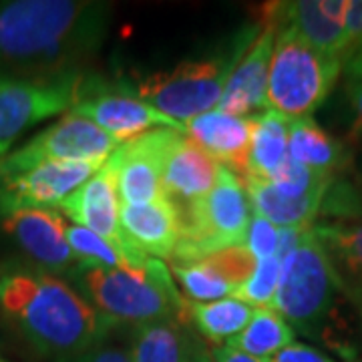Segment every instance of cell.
Listing matches in <instances>:
<instances>
[{"label":"cell","instance_id":"obj_40","mask_svg":"<svg viewBox=\"0 0 362 362\" xmlns=\"http://www.w3.org/2000/svg\"><path fill=\"white\" fill-rule=\"evenodd\" d=\"M361 51H362V49H361Z\"/></svg>","mask_w":362,"mask_h":362},{"label":"cell","instance_id":"obj_9","mask_svg":"<svg viewBox=\"0 0 362 362\" xmlns=\"http://www.w3.org/2000/svg\"><path fill=\"white\" fill-rule=\"evenodd\" d=\"M121 143L99 129L89 119L66 113L61 121L40 131L21 149L2 159L0 171H18L45 163H105Z\"/></svg>","mask_w":362,"mask_h":362},{"label":"cell","instance_id":"obj_20","mask_svg":"<svg viewBox=\"0 0 362 362\" xmlns=\"http://www.w3.org/2000/svg\"><path fill=\"white\" fill-rule=\"evenodd\" d=\"M290 117L274 109H266L250 117L252 135L247 149V173L244 177L268 181L288 159V133ZM242 177V180H244Z\"/></svg>","mask_w":362,"mask_h":362},{"label":"cell","instance_id":"obj_17","mask_svg":"<svg viewBox=\"0 0 362 362\" xmlns=\"http://www.w3.org/2000/svg\"><path fill=\"white\" fill-rule=\"evenodd\" d=\"M220 169L218 161H214L185 133L177 131L169 141L161 165L165 195L177 206H187L214 187Z\"/></svg>","mask_w":362,"mask_h":362},{"label":"cell","instance_id":"obj_2","mask_svg":"<svg viewBox=\"0 0 362 362\" xmlns=\"http://www.w3.org/2000/svg\"><path fill=\"white\" fill-rule=\"evenodd\" d=\"M0 310L35 349L57 358L90 349L117 326L63 278L42 268L0 272Z\"/></svg>","mask_w":362,"mask_h":362},{"label":"cell","instance_id":"obj_10","mask_svg":"<svg viewBox=\"0 0 362 362\" xmlns=\"http://www.w3.org/2000/svg\"><path fill=\"white\" fill-rule=\"evenodd\" d=\"M103 163L45 161L18 171H0V218L23 209H57Z\"/></svg>","mask_w":362,"mask_h":362},{"label":"cell","instance_id":"obj_1","mask_svg":"<svg viewBox=\"0 0 362 362\" xmlns=\"http://www.w3.org/2000/svg\"><path fill=\"white\" fill-rule=\"evenodd\" d=\"M111 14L101 0H0V77L77 75L101 49Z\"/></svg>","mask_w":362,"mask_h":362},{"label":"cell","instance_id":"obj_35","mask_svg":"<svg viewBox=\"0 0 362 362\" xmlns=\"http://www.w3.org/2000/svg\"><path fill=\"white\" fill-rule=\"evenodd\" d=\"M264 362H334L322 354L320 350L306 346V344H298L292 342L290 346H286L280 352H276L274 356L266 358Z\"/></svg>","mask_w":362,"mask_h":362},{"label":"cell","instance_id":"obj_16","mask_svg":"<svg viewBox=\"0 0 362 362\" xmlns=\"http://www.w3.org/2000/svg\"><path fill=\"white\" fill-rule=\"evenodd\" d=\"M119 226L137 258H171L181 235L180 206L168 195L147 206L119 204Z\"/></svg>","mask_w":362,"mask_h":362},{"label":"cell","instance_id":"obj_18","mask_svg":"<svg viewBox=\"0 0 362 362\" xmlns=\"http://www.w3.org/2000/svg\"><path fill=\"white\" fill-rule=\"evenodd\" d=\"M185 135L240 180L247 173V149L252 135L250 117L228 115L214 109L187 121Z\"/></svg>","mask_w":362,"mask_h":362},{"label":"cell","instance_id":"obj_12","mask_svg":"<svg viewBox=\"0 0 362 362\" xmlns=\"http://www.w3.org/2000/svg\"><path fill=\"white\" fill-rule=\"evenodd\" d=\"M175 129H151L123 141L105 161L119 204L147 206L165 197L161 165ZM181 133V131H180Z\"/></svg>","mask_w":362,"mask_h":362},{"label":"cell","instance_id":"obj_27","mask_svg":"<svg viewBox=\"0 0 362 362\" xmlns=\"http://www.w3.org/2000/svg\"><path fill=\"white\" fill-rule=\"evenodd\" d=\"M169 272L180 282L189 302H214L233 296V288L209 258L197 262H171Z\"/></svg>","mask_w":362,"mask_h":362},{"label":"cell","instance_id":"obj_29","mask_svg":"<svg viewBox=\"0 0 362 362\" xmlns=\"http://www.w3.org/2000/svg\"><path fill=\"white\" fill-rule=\"evenodd\" d=\"M65 238L71 252L81 262V266H99V268L129 266L127 259L123 258L115 247L109 242H105L103 238H99L97 233L89 232L87 228L66 221Z\"/></svg>","mask_w":362,"mask_h":362},{"label":"cell","instance_id":"obj_11","mask_svg":"<svg viewBox=\"0 0 362 362\" xmlns=\"http://www.w3.org/2000/svg\"><path fill=\"white\" fill-rule=\"evenodd\" d=\"M71 113L89 119L119 143L129 141L151 129H175L185 133L183 123H177L175 119L145 103L133 89H107V85H93L85 78Z\"/></svg>","mask_w":362,"mask_h":362},{"label":"cell","instance_id":"obj_23","mask_svg":"<svg viewBox=\"0 0 362 362\" xmlns=\"http://www.w3.org/2000/svg\"><path fill=\"white\" fill-rule=\"evenodd\" d=\"M288 156L306 168L330 175H334V171L344 168L349 161L344 145L326 133L312 117L290 121Z\"/></svg>","mask_w":362,"mask_h":362},{"label":"cell","instance_id":"obj_15","mask_svg":"<svg viewBox=\"0 0 362 362\" xmlns=\"http://www.w3.org/2000/svg\"><path fill=\"white\" fill-rule=\"evenodd\" d=\"M276 42V25L264 21L258 37L252 40L246 52L240 57L233 73L228 78L218 111L228 115L252 117L268 109V73H270L272 52Z\"/></svg>","mask_w":362,"mask_h":362},{"label":"cell","instance_id":"obj_22","mask_svg":"<svg viewBox=\"0 0 362 362\" xmlns=\"http://www.w3.org/2000/svg\"><path fill=\"white\" fill-rule=\"evenodd\" d=\"M244 183L252 209L276 228H302L312 226L320 216L324 195L308 197H286L272 183L254 177L240 180Z\"/></svg>","mask_w":362,"mask_h":362},{"label":"cell","instance_id":"obj_24","mask_svg":"<svg viewBox=\"0 0 362 362\" xmlns=\"http://www.w3.org/2000/svg\"><path fill=\"white\" fill-rule=\"evenodd\" d=\"M254 308L238 298H221L214 302H189L185 300V320L214 344H226L238 337L250 322Z\"/></svg>","mask_w":362,"mask_h":362},{"label":"cell","instance_id":"obj_32","mask_svg":"<svg viewBox=\"0 0 362 362\" xmlns=\"http://www.w3.org/2000/svg\"><path fill=\"white\" fill-rule=\"evenodd\" d=\"M278 233H280V230L274 223H270L266 218H262L259 214L252 209L244 247L256 258V262L274 258L278 254Z\"/></svg>","mask_w":362,"mask_h":362},{"label":"cell","instance_id":"obj_13","mask_svg":"<svg viewBox=\"0 0 362 362\" xmlns=\"http://www.w3.org/2000/svg\"><path fill=\"white\" fill-rule=\"evenodd\" d=\"M0 226L42 270L73 274L81 266L66 244V218L59 209L14 211L4 216Z\"/></svg>","mask_w":362,"mask_h":362},{"label":"cell","instance_id":"obj_6","mask_svg":"<svg viewBox=\"0 0 362 362\" xmlns=\"http://www.w3.org/2000/svg\"><path fill=\"white\" fill-rule=\"evenodd\" d=\"M181 235L169 262H197L220 250L244 246L252 204L244 183L221 168L204 197L180 206Z\"/></svg>","mask_w":362,"mask_h":362},{"label":"cell","instance_id":"obj_21","mask_svg":"<svg viewBox=\"0 0 362 362\" xmlns=\"http://www.w3.org/2000/svg\"><path fill=\"white\" fill-rule=\"evenodd\" d=\"M197 344L185 320H163L131 328L133 362H192Z\"/></svg>","mask_w":362,"mask_h":362},{"label":"cell","instance_id":"obj_3","mask_svg":"<svg viewBox=\"0 0 362 362\" xmlns=\"http://www.w3.org/2000/svg\"><path fill=\"white\" fill-rule=\"evenodd\" d=\"M83 296L103 318L117 326H143L185 320V300L171 280L169 266L147 258L141 266H78L71 274Z\"/></svg>","mask_w":362,"mask_h":362},{"label":"cell","instance_id":"obj_8","mask_svg":"<svg viewBox=\"0 0 362 362\" xmlns=\"http://www.w3.org/2000/svg\"><path fill=\"white\" fill-rule=\"evenodd\" d=\"M83 75L57 78L0 77V157L40 121L71 111L77 103Z\"/></svg>","mask_w":362,"mask_h":362},{"label":"cell","instance_id":"obj_26","mask_svg":"<svg viewBox=\"0 0 362 362\" xmlns=\"http://www.w3.org/2000/svg\"><path fill=\"white\" fill-rule=\"evenodd\" d=\"M314 230L334 266L338 264L356 284L362 286V216L314 221Z\"/></svg>","mask_w":362,"mask_h":362},{"label":"cell","instance_id":"obj_39","mask_svg":"<svg viewBox=\"0 0 362 362\" xmlns=\"http://www.w3.org/2000/svg\"><path fill=\"white\" fill-rule=\"evenodd\" d=\"M0 362H4V361H2V358H0Z\"/></svg>","mask_w":362,"mask_h":362},{"label":"cell","instance_id":"obj_37","mask_svg":"<svg viewBox=\"0 0 362 362\" xmlns=\"http://www.w3.org/2000/svg\"><path fill=\"white\" fill-rule=\"evenodd\" d=\"M192 362H214V361H211V354H209V352H206L202 346H197Z\"/></svg>","mask_w":362,"mask_h":362},{"label":"cell","instance_id":"obj_28","mask_svg":"<svg viewBox=\"0 0 362 362\" xmlns=\"http://www.w3.org/2000/svg\"><path fill=\"white\" fill-rule=\"evenodd\" d=\"M332 181L334 175L306 168L294 161L292 157H288L284 165L272 175L268 183H272L286 197H308V195H326Z\"/></svg>","mask_w":362,"mask_h":362},{"label":"cell","instance_id":"obj_31","mask_svg":"<svg viewBox=\"0 0 362 362\" xmlns=\"http://www.w3.org/2000/svg\"><path fill=\"white\" fill-rule=\"evenodd\" d=\"M119 328L115 326L103 340L93 344L90 349L83 350L73 356L57 358V362H133L131 358V332L127 340L119 337Z\"/></svg>","mask_w":362,"mask_h":362},{"label":"cell","instance_id":"obj_36","mask_svg":"<svg viewBox=\"0 0 362 362\" xmlns=\"http://www.w3.org/2000/svg\"><path fill=\"white\" fill-rule=\"evenodd\" d=\"M211 361L214 362H264L259 358H254L242 350L233 349V346H228V344H220L216 346L214 352H211Z\"/></svg>","mask_w":362,"mask_h":362},{"label":"cell","instance_id":"obj_30","mask_svg":"<svg viewBox=\"0 0 362 362\" xmlns=\"http://www.w3.org/2000/svg\"><path fill=\"white\" fill-rule=\"evenodd\" d=\"M282 272V259L278 256L266 259H258L256 268L246 278V282L240 286L232 298H238L252 308H270L272 300L276 296L278 282Z\"/></svg>","mask_w":362,"mask_h":362},{"label":"cell","instance_id":"obj_5","mask_svg":"<svg viewBox=\"0 0 362 362\" xmlns=\"http://www.w3.org/2000/svg\"><path fill=\"white\" fill-rule=\"evenodd\" d=\"M258 33L259 28H250L240 35L232 52L211 59L183 61L171 71L153 73L139 81L133 93L163 115L185 125L218 107L228 78Z\"/></svg>","mask_w":362,"mask_h":362},{"label":"cell","instance_id":"obj_7","mask_svg":"<svg viewBox=\"0 0 362 362\" xmlns=\"http://www.w3.org/2000/svg\"><path fill=\"white\" fill-rule=\"evenodd\" d=\"M342 61L312 49L290 28L276 26L268 73V109L290 119L310 117L334 89Z\"/></svg>","mask_w":362,"mask_h":362},{"label":"cell","instance_id":"obj_33","mask_svg":"<svg viewBox=\"0 0 362 362\" xmlns=\"http://www.w3.org/2000/svg\"><path fill=\"white\" fill-rule=\"evenodd\" d=\"M344 89L352 111V135H362V51L354 52L344 63Z\"/></svg>","mask_w":362,"mask_h":362},{"label":"cell","instance_id":"obj_38","mask_svg":"<svg viewBox=\"0 0 362 362\" xmlns=\"http://www.w3.org/2000/svg\"><path fill=\"white\" fill-rule=\"evenodd\" d=\"M2 159H4V157H0V169H2Z\"/></svg>","mask_w":362,"mask_h":362},{"label":"cell","instance_id":"obj_4","mask_svg":"<svg viewBox=\"0 0 362 362\" xmlns=\"http://www.w3.org/2000/svg\"><path fill=\"white\" fill-rule=\"evenodd\" d=\"M342 290L344 280L312 226L306 240L282 259L270 308L292 328L314 334L330 320Z\"/></svg>","mask_w":362,"mask_h":362},{"label":"cell","instance_id":"obj_14","mask_svg":"<svg viewBox=\"0 0 362 362\" xmlns=\"http://www.w3.org/2000/svg\"><path fill=\"white\" fill-rule=\"evenodd\" d=\"M59 211L69 218L71 223L87 228L89 232L97 233L105 242H109L127 259L129 266H141L147 259L133 256L123 240L121 226H119V199H117L111 173L105 168V163L103 168L89 181H85L75 194L66 197L59 206Z\"/></svg>","mask_w":362,"mask_h":362},{"label":"cell","instance_id":"obj_19","mask_svg":"<svg viewBox=\"0 0 362 362\" xmlns=\"http://www.w3.org/2000/svg\"><path fill=\"white\" fill-rule=\"evenodd\" d=\"M264 21L278 28H290L312 49L344 61L346 35L344 26L330 21L320 8V0H294L266 4Z\"/></svg>","mask_w":362,"mask_h":362},{"label":"cell","instance_id":"obj_34","mask_svg":"<svg viewBox=\"0 0 362 362\" xmlns=\"http://www.w3.org/2000/svg\"><path fill=\"white\" fill-rule=\"evenodd\" d=\"M344 35H346V54H344L346 61L349 57L362 49V0H349V8L344 16Z\"/></svg>","mask_w":362,"mask_h":362},{"label":"cell","instance_id":"obj_25","mask_svg":"<svg viewBox=\"0 0 362 362\" xmlns=\"http://www.w3.org/2000/svg\"><path fill=\"white\" fill-rule=\"evenodd\" d=\"M294 342V328L272 308H254L246 328L226 344L266 361Z\"/></svg>","mask_w":362,"mask_h":362}]
</instances>
